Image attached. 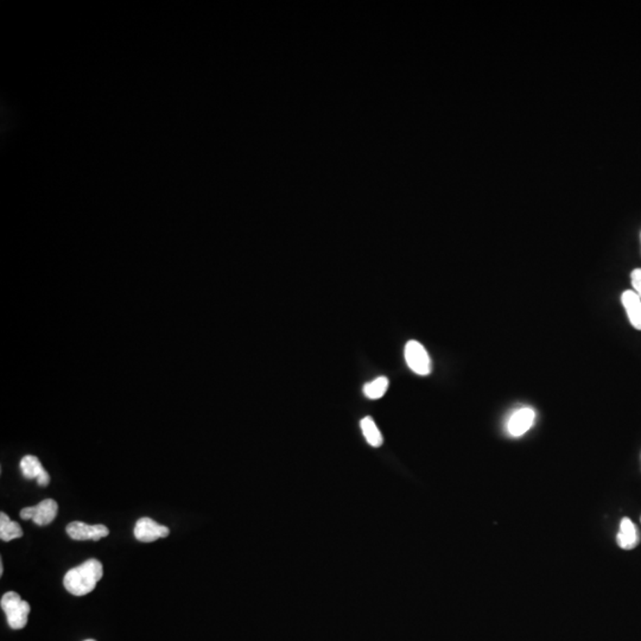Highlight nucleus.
Listing matches in <instances>:
<instances>
[{"label":"nucleus","mask_w":641,"mask_h":641,"mask_svg":"<svg viewBox=\"0 0 641 641\" xmlns=\"http://www.w3.org/2000/svg\"><path fill=\"white\" fill-rule=\"evenodd\" d=\"M102 575L103 569L101 562L90 558L76 568L70 569L63 578V584L70 594L75 597H85L94 590Z\"/></svg>","instance_id":"nucleus-1"},{"label":"nucleus","mask_w":641,"mask_h":641,"mask_svg":"<svg viewBox=\"0 0 641 641\" xmlns=\"http://www.w3.org/2000/svg\"><path fill=\"white\" fill-rule=\"evenodd\" d=\"M0 606L6 614L8 624L11 628H24L28 624L30 605L26 601L22 600L18 592H8L4 594L0 601Z\"/></svg>","instance_id":"nucleus-2"},{"label":"nucleus","mask_w":641,"mask_h":641,"mask_svg":"<svg viewBox=\"0 0 641 641\" xmlns=\"http://www.w3.org/2000/svg\"><path fill=\"white\" fill-rule=\"evenodd\" d=\"M405 360L411 371L415 372L418 376H428L431 372V359L424 346L411 340L405 346Z\"/></svg>","instance_id":"nucleus-3"},{"label":"nucleus","mask_w":641,"mask_h":641,"mask_svg":"<svg viewBox=\"0 0 641 641\" xmlns=\"http://www.w3.org/2000/svg\"><path fill=\"white\" fill-rule=\"evenodd\" d=\"M66 531L74 540H100L110 535V530L105 525H88L82 522L70 523Z\"/></svg>","instance_id":"nucleus-4"},{"label":"nucleus","mask_w":641,"mask_h":641,"mask_svg":"<svg viewBox=\"0 0 641 641\" xmlns=\"http://www.w3.org/2000/svg\"><path fill=\"white\" fill-rule=\"evenodd\" d=\"M170 533L169 527L156 523L150 518L139 519L135 527V537L139 542L151 543L160 538H165Z\"/></svg>","instance_id":"nucleus-5"},{"label":"nucleus","mask_w":641,"mask_h":641,"mask_svg":"<svg viewBox=\"0 0 641 641\" xmlns=\"http://www.w3.org/2000/svg\"><path fill=\"white\" fill-rule=\"evenodd\" d=\"M535 421V413L531 408H522L510 417L508 422V431L512 436H522L531 429Z\"/></svg>","instance_id":"nucleus-6"},{"label":"nucleus","mask_w":641,"mask_h":641,"mask_svg":"<svg viewBox=\"0 0 641 641\" xmlns=\"http://www.w3.org/2000/svg\"><path fill=\"white\" fill-rule=\"evenodd\" d=\"M621 302L628 315L629 322L641 331V299L635 291L627 290L621 296Z\"/></svg>","instance_id":"nucleus-7"},{"label":"nucleus","mask_w":641,"mask_h":641,"mask_svg":"<svg viewBox=\"0 0 641 641\" xmlns=\"http://www.w3.org/2000/svg\"><path fill=\"white\" fill-rule=\"evenodd\" d=\"M640 543V535L638 527L632 523L629 518L621 520L620 532L617 535V544L624 550H632Z\"/></svg>","instance_id":"nucleus-8"},{"label":"nucleus","mask_w":641,"mask_h":641,"mask_svg":"<svg viewBox=\"0 0 641 641\" xmlns=\"http://www.w3.org/2000/svg\"><path fill=\"white\" fill-rule=\"evenodd\" d=\"M58 503L53 499H47L38 503L37 506H33V523L38 526H45L53 523V519L58 515Z\"/></svg>","instance_id":"nucleus-9"},{"label":"nucleus","mask_w":641,"mask_h":641,"mask_svg":"<svg viewBox=\"0 0 641 641\" xmlns=\"http://www.w3.org/2000/svg\"><path fill=\"white\" fill-rule=\"evenodd\" d=\"M23 537V530L21 525L13 522L4 512L0 513V538L3 542L17 540Z\"/></svg>","instance_id":"nucleus-10"},{"label":"nucleus","mask_w":641,"mask_h":641,"mask_svg":"<svg viewBox=\"0 0 641 641\" xmlns=\"http://www.w3.org/2000/svg\"><path fill=\"white\" fill-rule=\"evenodd\" d=\"M360 426H361V430H363V433H364L368 444L374 447V448H379L380 445L383 444V442H384L383 435L380 433V430L378 429L376 422L373 421L371 417L363 418L360 422Z\"/></svg>","instance_id":"nucleus-11"},{"label":"nucleus","mask_w":641,"mask_h":641,"mask_svg":"<svg viewBox=\"0 0 641 641\" xmlns=\"http://www.w3.org/2000/svg\"><path fill=\"white\" fill-rule=\"evenodd\" d=\"M21 469L24 478H29V480H33V478L37 480L45 472L40 460L33 455H26L22 458Z\"/></svg>","instance_id":"nucleus-12"},{"label":"nucleus","mask_w":641,"mask_h":641,"mask_svg":"<svg viewBox=\"0 0 641 641\" xmlns=\"http://www.w3.org/2000/svg\"><path fill=\"white\" fill-rule=\"evenodd\" d=\"M388 388V378H386V376H379V378L373 380L372 383H368V384L365 385V396L369 398V399H373V401H374V399H380V398L386 393Z\"/></svg>","instance_id":"nucleus-13"},{"label":"nucleus","mask_w":641,"mask_h":641,"mask_svg":"<svg viewBox=\"0 0 641 641\" xmlns=\"http://www.w3.org/2000/svg\"><path fill=\"white\" fill-rule=\"evenodd\" d=\"M631 281H632L634 291L639 294V297L641 299V269H635V270L632 271Z\"/></svg>","instance_id":"nucleus-14"},{"label":"nucleus","mask_w":641,"mask_h":641,"mask_svg":"<svg viewBox=\"0 0 641 641\" xmlns=\"http://www.w3.org/2000/svg\"><path fill=\"white\" fill-rule=\"evenodd\" d=\"M37 482H38V485L42 487H47L49 485L50 476L47 470H45L44 473L42 474L40 478H37Z\"/></svg>","instance_id":"nucleus-15"},{"label":"nucleus","mask_w":641,"mask_h":641,"mask_svg":"<svg viewBox=\"0 0 641 641\" xmlns=\"http://www.w3.org/2000/svg\"><path fill=\"white\" fill-rule=\"evenodd\" d=\"M4 572V567H3V563L0 564V575H3Z\"/></svg>","instance_id":"nucleus-16"},{"label":"nucleus","mask_w":641,"mask_h":641,"mask_svg":"<svg viewBox=\"0 0 641 641\" xmlns=\"http://www.w3.org/2000/svg\"><path fill=\"white\" fill-rule=\"evenodd\" d=\"M85 641H95V640H93V639H87V640H85Z\"/></svg>","instance_id":"nucleus-17"}]
</instances>
